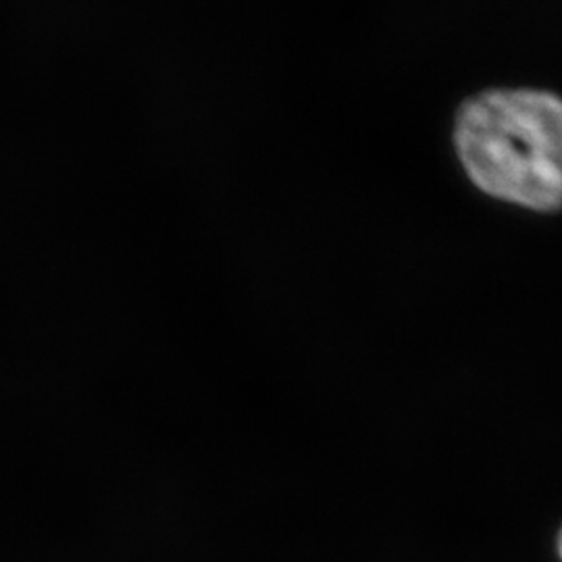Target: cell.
<instances>
[{"label":"cell","mask_w":562,"mask_h":562,"mask_svg":"<svg viewBox=\"0 0 562 562\" xmlns=\"http://www.w3.org/2000/svg\"><path fill=\"white\" fill-rule=\"evenodd\" d=\"M457 146L483 192L554 211L562 192L561 102L543 92H490L461 111Z\"/></svg>","instance_id":"1"}]
</instances>
